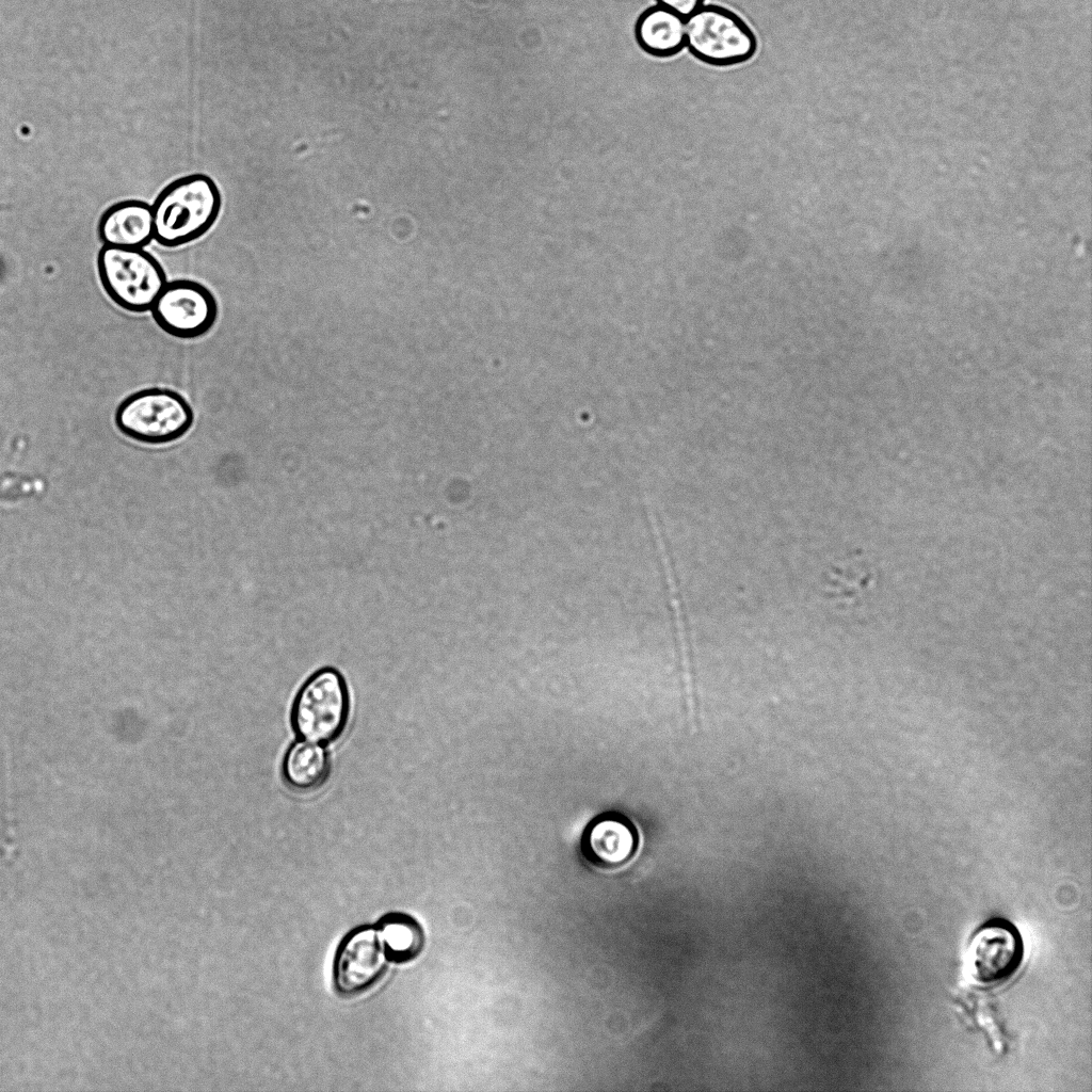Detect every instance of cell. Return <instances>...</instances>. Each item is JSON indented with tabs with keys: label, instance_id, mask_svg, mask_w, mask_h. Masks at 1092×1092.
<instances>
[{
	"label": "cell",
	"instance_id": "6da1fadb",
	"mask_svg": "<svg viewBox=\"0 0 1092 1092\" xmlns=\"http://www.w3.org/2000/svg\"><path fill=\"white\" fill-rule=\"evenodd\" d=\"M155 239L161 246L179 247L199 238L216 222L222 196L205 174H190L168 183L151 205Z\"/></svg>",
	"mask_w": 1092,
	"mask_h": 1092
},
{
	"label": "cell",
	"instance_id": "7a4b0ae2",
	"mask_svg": "<svg viewBox=\"0 0 1092 1092\" xmlns=\"http://www.w3.org/2000/svg\"><path fill=\"white\" fill-rule=\"evenodd\" d=\"M97 272L108 296L130 312L150 311L167 284L159 261L143 248L102 245Z\"/></svg>",
	"mask_w": 1092,
	"mask_h": 1092
},
{
	"label": "cell",
	"instance_id": "3957f363",
	"mask_svg": "<svg viewBox=\"0 0 1092 1092\" xmlns=\"http://www.w3.org/2000/svg\"><path fill=\"white\" fill-rule=\"evenodd\" d=\"M191 405L178 392L145 388L129 395L116 408L115 423L126 436L146 444L180 438L191 428Z\"/></svg>",
	"mask_w": 1092,
	"mask_h": 1092
},
{
	"label": "cell",
	"instance_id": "277c9868",
	"mask_svg": "<svg viewBox=\"0 0 1092 1092\" xmlns=\"http://www.w3.org/2000/svg\"><path fill=\"white\" fill-rule=\"evenodd\" d=\"M686 47L697 60L714 66L749 61L757 42L752 29L733 11L703 4L685 18Z\"/></svg>",
	"mask_w": 1092,
	"mask_h": 1092
},
{
	"label": "cell",
	"instance_id": "5b68a950",
	"mask_svg": "<svg viewBox=\"0 0 1092 1092\" xmlns=\"http://www.w3.org/2000/svg\"><path fill=\"white\" fill-rule=\"evenodd\" d=\"M348 716L346 681L336 670L324 668L299 690L291 710V724L303 740L325 744L341 736Z\"/></svg>",
	"mask_w": 1092,
	"mask_h": 1092
},
{
	"label": "cell",
	"instance_id": "8992f818",
	"mask_svg": "<svg viewBox=\"0 0 1092 1092\" xmlns=\"http://www.w3.org/2000/svg\"><path fill=\"white\" fill-rule=\"evenodd\" d=\"M390 962L373 922L359 924L340 938L332 961V986L346 999L373 989L386 975Z\"/></svg>",
	"mask_w": 1092,
	"mask_h": 1092
},
{
	"label": "cell",
	"instance_id": "52a82bcc",
	"mask_svg": "<svg viewBox=\"0 0 1092 1092\" xmlns=\"http://www.w3.org/2000/svg\"><path fill=\"white\" fill-rule=\"evenodd\" d=\"M1024 945L1017 929L995 918L983 924L965 950V974L978 986H993L1008 980L1021 966Z\"/></svg>",
	"mask_w": 1092,
	"mask_h": 1092
},
{
	"label": "cell",
	"instance_id": "ba28073f",
	"mask_svg": "<svg viewBox=\"0 0 1092 1092\" xmlns=\"http://www.w3.org/2000/svg\"><path fill=\"white\" fill-rule=\"evenodd\" d=\"M156 324L179 339H195L214 325L219 307L213 293L203 284L177 279L165 285L150 309Z\"/></svg>",
	"mask_w": 1092,
	"mask_h": 1092
},
{
	"label": "cell",
	"instance_id": "9c48e42d",
	"mask_svg": "<svg viewBox=\"0 0 1092 1092\" xmlns=\"http://www.w3.org/2000/svg\"><path fill=\"white\" fill-rule=\"evenodd\" d=\"M637 848V834L623 817L607 814L594 819L585 829L581 851L585 860L601 869H613L626 863Z\"/></svg>",
	"mask_w": 1092,
	"mask_h": 1092
},
{
	"label": "cell",
	"instance_id": "30bf717a",
	"mask_svg": "<svg viewBox=\"0 0 1092 1092\" xmlns=\"http://www.w3.org/2000/svg\"><path fill=\"white\" fill-rule=\"evenodd\" d=\"M97 232L103 245L143 248L155 239L152 208L139 199L115 203L101 214Z\"/></svg>",
	"mask_w": 1092,
	"mask_h": 1092
},
{
	"label": "cell",
	"instance_id": "8fae6325",
	"mask_svg": "<svg viewBox=\"0 0 1092 1092\" xmlns=\"http://www.w3.org/2000/svg\"><path fill=\"white\" fill-rule=\"evenodd\" d=\"M636 38L651 55L673 57L686 47L685 18L659 4L652 6L639 17Z\"/></svg>",
	"mask_w": 1092,
	"mask_h": 1092
},
{
	"label": "cell",
	"instance_id": "7c38bea8",
	"mask_svg": "<svg viewBox=\"0 0 1092 1092\" xmlns=\"http://www.w3.org/2000/svg\"><path fill=\"white\" fill-rule=\"evenodd\" d=\"M390 964L403 965L416 960L425 946L420 922L411 914L390 911L374 922Z\"/></svg>",
	"mask_w": 1092,
	"mask_h": 1092
},
{
	"label": "cell",
	"instance_id": "4fadbf2b",
	"mask_svg": "<svg viewBox=\"0 0 1092 1092\" xmlns=\"http://www.w3.org/2000/svg\"><path fill=\"white\" fill-rule=\"evenodd\" d=\"M331 770L328 753L320 743L301 740L286 752L282 773L286 784L298 791L321 787Z\"/></svg>",
	"mask_w": 1092,
	"mask_h": 1092
},
{
	"label": "cell",
	"instance_id": "5bb4252c",
	"mask_svg": "<svg viewBox=\"0 0 1092 1092\" xmlns=\"http://www.w3.org/2000/svg\"><path fill=\"white\" fill-rule=\"evenodd\" d=\"M2 850L6 854L14 853L16 849V821L14 810V799L11 785V771L9 758L5 757V794L3 807V832Z\"/></svg>",
	"mask_w": 1092,
	"mask_h": 1092
},
{
	"label": "cell",
	"instance_id": "9a60e30c",
	"mask_svg": "<svg viewBox=\"0 0 1092 1092\" xmlns=\"http://www.w3.org/2000/svg\"><path fill=\"white\" fill-rule=\"evenodd\" d=\"M976 1007L975 1014L978 1025L982 1027L989 1039H991L993 1048L997 1053H1002L1005 1050L1003 1035L992 1010L982 1002H978Z\"/></svg>",
	"mask_w": 1092,
	"mask_h": 1092
},
{
	"label": "cell",
	"instance_id": "2e32d148",
	"mask_svg": "<svg viewBox=\"0 0 1092 1092\" xmlns=\"http://www.w3.org/2000/svg\"><path fill=\"white\" fill-rule=\"evenodd\" d=\"M705 0H657L658 4L667 7L684 18H687L704 4Z\"/></svg>",
	"mask_w": 1092,
	"mask_h": 1092
}]
</instances>
